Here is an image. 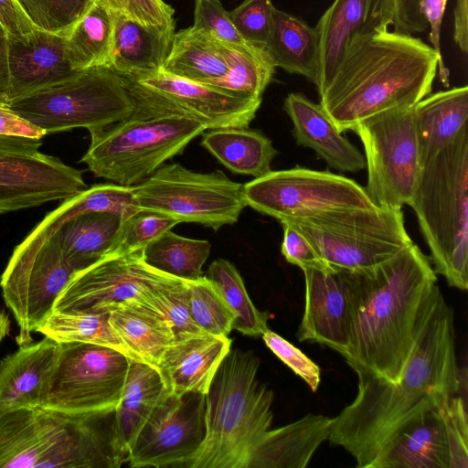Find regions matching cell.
<instances>
[{
  "mask_svg": "<svg viewBox=\"0 0 468 468\" xmlns=\"http://www.w3.org/2000/svg\"><path fill=\"white\" fill-rule=\"evenodd\" d=\"M20 118L50 133L120 122L134 111L123 78L107 67L79 70L69 79L9 102Z\"/></svg>",
  "mask_w": 468,
  "mask_h": 468,
  "instance_id": "cell-8",
  "label": "cell"
},
{
  "mask_svg": "<svg viewBox=\"0 0 468 468\" xmlns=\"http://www.w3.org/2000/svg\"><path fill=\"white\" fill-rule=\"evenodd\" d=\"M266 48L275 67L297 74L316 84L318 77V37L299 18L276 7Z\"/></svg>",
  "mask_w": 468,
  "mask_h": 468,
  "instance_id": "cell-33",
  "label": "cell"
},
{
  "mask_svg": "<svg viewBox=\"0 0 468 468\" xmlns=\"http://www.w3.org/2000/svg\"><path fill=\"white\" fill-rule=\"evenodd\" d=\"M37 332L57 343L97 344L129 356L109 324V313L52 311Z\"/></svg>",
  "mask_w": 468,
  "mask_h": 468,
  "instance_id": "cell-39",
  "label": "cell"
},
{
  "mask_svg": "<svg viewBox=\"0 0 468 468\" xmlns=\"http://www.w3.org/2000/svg\"><path fill=\"white\" fill-rule=\"evenodd\" d=\"M178 223L166 215L141 209L121 223L109 252L145 248Z\"/></svg>",
  "mask_w": 468,
  "mask_h": 468,
  "instance_id": "cell-44",
  "label": "cell"
},
{
  "mask_svg": "<svg viewBox=\"0 0 468 468\" xmlns=\"http://www.w3.org/2000/svg\"><path fill=\"white\" fill-rule=\"evenodd\" d=\"M439 69L450 71L431 45L413 35L378 30L354 39L327 82L319 104L340 133L391 109L412 107L428 96Z\"/></svg>",
  "mask_w": 468,
  "mask_h": 468,
  "instance_id": "cell-3",
  "label": "cell"
},
{
  "mask_svg": "<svg viewBox=\"0 0 468 468\" xmlns=\"http://www.w3.org/2000/svg\"><path fill=\"white\" fill-rule=\"evenodd\" d=\"M113 14L122 15L144 26L176 27L174 8L164 0H99Z\"/></svg>",
  "mask_w": 468,
  "mask_h": 468,
  "instance_id": "cell-47",
  "label": "cell"
},
{
  "mask_svg": "<svg viewBox=\"0 0 468 468\" xmlns=\"http://www.w3.org/2000/svg\"><path fill=\"white\" fill-rule=\"evenodd\" d=\"M334 418L307 414L290 424L268 430L256 444L248 468H305L328 440Z\"/></svg>",
  "mask_w": 468,
  "mask_h": 468,
  "instance_id": "cell-26",
  "label": "cell"
},
{
  "mask_svg": "<svg viewBox=\"0 0 468 468\" xmlns=\"http://www.w3.org/2000/svg\"><path fill=\"white\" fill-rule=\"evenodd\" d=\"M133 189L140 209L214 230L236 223L247 206L242 184L219 170L198 173L178 163L163 165Z\"/></svg>",
  "mask_w": 468,
  "mask_h": 468,
  "instance_id": "cell-11",
  "label": "cell"
},
{
  "mask_svg": "<svg viewBox=\"0 0 468 468\" xmlns=\"http://www.w3.org/2000/svg\"><path fill=\"white\" fill-rule=\"evenodd\" d=\"M228 336L202 333L174 340L158 366L167 391L207 394L212 379L231 348Z\"/></svg>",
  "mask_w": 468,
  "mask_h": 468,
  "instance_id": "cell-22",
  "label": "cell"
},
{
  "mask_svg": "<svg viewBox=\"0 0 468 468\" xmlns=\"http://www.w3.org/2000/svg\"><path fill=\"white\" fill-rule=\"evenodd\" d=\"M261 360L231 349L206 394V437L184 468H248L251 453L270 430L274 395L257 378Z\"/></svg>",
  "mask_w": 468,
  "mask_h": 468,
  "instance_id": "cell-5",
  "label": "cell"
},
{
  "mask_svg": "<svg viewBox=\"0 0 468 468\" xmlns=\"http://www.w3.org/2000/svg\"><path fill=\"white\" fill-rule=\"evenodd\" d=\"M201 145L235 174L260 177L271 171L278 151L261 132L248 127L210 129Z\"/></svg>",
  "mask_w": 468,
  "mask_h": 468,
  "instance_id": "cell-32",
  "label": "cell"
},
{
  "mask_svg": "<svg viewBox=\"0 0 468 468\" xmlns=\"http://www.w3.org/2000/svg\"><path fill=\"white\" fill-rule=\"evenodd\" d=\"M453 38L461 51H468V0H456L453 9Z\"/></svg>",
  "mask_w": 468,
  "mask_h": 468,
  "instance_id": "cell-56",
  "label": "cell"
},
{
  "mask_svg": "<svg viewBox=\"0 0 468 468\" xmlns=\"http://www.w3.org/2000/svg\"><path fill=\"white\" fill-rule=\"evenodd\" d=\"M356 375L357 394L334 418L328 440L347 451L357 468H369L399 429L458 392L453 313L443 295L398 382Z\"/></svg>",
  "mask_w": 468,
  "mask_h": 468,
  "instance_id": "cell-2",
  "label": "cell"
},
{
  "mask_svg": "<svg viewBox=\"0 0 468 468\" xmlns=\"http://www.w3.org/2000/svg\"><path fill=\"white\" fill-rule=\"evenodd\" d=\"M122 77L134 102L133 112L185 115L207 130L248 127L261 104V100L235 97L162 69Z\"/></svg>",
  "mask_w": 468,
  "mask_h": 468,
  "instance_id": "cell-15",
  "label": "cell"
},
{
  "mask_svg": "<svg viewBox=\"0 0 468 468\" xmlns=\"http://www.w3.org/2000/svg\"><path fill=\"white\" fill-rule=\"evenodd\" d=\"M188 302L197 325L213 335L228 336L235 317L215 284L207 277L188 281Z\"/></svg>",
  "mask_w": 468,
  "mask_h": 468,
  "instance_id": "cell-42",
  "label": "cell"
},
{
  "mask_svg": "<svg viewBox=\"0 0 468 468\" xmlns=\"http://www.w3.org/2000/svg\"><path fill=\"white\" fill-rule=\"evenodd\" d=\"M195 1V0H194Z\"/></svg>",
  "mask_w": 468,
  "mask_h": 468,
  "instance_id": "cell-59",
  "label": "cell"
},
{
  "mask_svg": "<svg viewBox=\"0 0 468 468\" xmlns=\"http://www.w3.org/2000/svg\"><path fill=\"white\" fill-rule=\"evenodd\" d=\"M392 22V0H334L314 27L318 37L317 90L330 79L354 39L388 29Z\"/></svg>",
  "mask_w": 468,
  "mask_h": 468,
  "instance_id": "cell-19",
  "label": "cell"
},
{
  "mask_svg": "<svg viewBox=\"0 0 468 468\" xmlns=\"http://www.w3.org/2000/svg\"><path fill=\"white\" fill-rule=\"evenodd\" d=\"M140 209L133 186L115 183L96 184L61 202L43 220L56 226L76 215L90 212H110L122 222Z\"/></svg>",
  "mask_w": 468,
  "mask_h": 468,
  "instance_id": "cell-38",
  "label": "cell"
},
{
  "mask_svg": "<svg viewBox=\"0 0 468 468\" xmlns=\"http://www.w3.org/2000/svg\"><path fill=\"white\" fill-rule=\"evenodd\" d=\"M121 223V218L110 212L76 215L56 226L39 222L54 233L66 261L75 272L109 252Z\"/></svg>",
  "mask_w": 468,
  "mask_h": 468,
  "instance_id": "cell-30",
  "label": "cell"
},
{
  "mask_svg": "<svg viewBox=\"0 0 468 468\" xmlns=\"http://www.w3.org/2000/svg\"><path fill=\"white\" fill-rule=\"evenodd\" d=\"M206 437V394L165 391L128 451L130 467H182Z\"/></svg>",
  "mask_w": 468,
  "mask_h": 468,
  "instance_id": "cell-16",
  "label": "cell"
},
{
  "mask_svg": "<svg viewBox=\"0 0 468 468\" xmlns=\"http://www.w3.org/2000/svg\"><path fill=\"white\" fill-rule=\"evenodd\" d=\"M369 468H449V449L438 408L418 415L385 444Z\"/></svg>",
  "mask_w": 468,
  "mask_h": 468,
  "instance_id": "cell-25",
  "label": "cell"
},
{
  "mask_svg": "<svg viewBox=\"0 0 468 468\" xmlns=\"http://www.w3.org/2000/svg\"><path fill=\"white\" fill-rule=\"evenodd\" d=\"M193 27L203 28L225 43L248 46L219 0H195ZM252 45V44H251Z\"/></svg>",
  "mask_w": 468,
  "mask_h": 468,
  "instance_id": "cell-49",
  "label": "cell"
},
{
  "mask_svg": "<svg viewBox=\"0 0 468 468\" xmlns=\"http://www.w3.org/2000/svg\"><path fill=\"white\" fill-rule=\"evenodd\" d=\"M429 247L435 273L468 288V127L421 165L408 204Z\"/></svg>",
  "mask_w": 468,
  "mask_h": 468,
  "instance_id": "cell-6",
  "label": "cell"
},
{
  "mask_svg": "<svg viewBox=\"0 0 468 468\" xmlns=\"http://www.w3.org/2000/svg\"><path fill=\"white\" fill-rule=\"evenodd\" d=\"M130 357L90 343H58L41 407L68 413L113 411L122 396Z\"/></svg>",
  "mask_w": 468,
  "mask_h": 468,
  "instance_id": "cell-12",
  "label": "cell"
},
{
  "mask_svg": "<svg viewBox=\"0 0 468 468\" xmlns=\"http://www.w3.org/2000/svg\"><path fill=\"white\" fill-rule=\"evenodd\" d=\"M206 130L188 116L133 112L120 122L89 130L90 144L80 161L97 177L133 186L181 154Z\"/></svg>",
  "mask_w": 468,
  "mask_h": 468,
  "instance_id": "cell-7",
  "label": "cell"
},
{
  "mask_svg": "<svg viewBox=\"0 0 468 468\" xmlns=\"http://www.w3.org/2000/svg\"><path fill=\"white\" fill-rule=\"evenodd\" d=\"M113 36V13L99 0H93L65 37L66 53L72 69L109 68Z\"/></svg>",
  "mask_w": 468,
  "mask_h": 468,
  "instance_id": "cell-36",
  "label": "cell"
},
{
  "mask_svg": "<svg viewBox=\"0 0 468 468\" xmlns=\"http://www.w3.org/2000/svg\"><path fill=\"white\" fill-rule=\"evenodd\" d=\"M144 250H114L76 271L55 302V312L108 313L150 287L176 279L150 266Z\"/></svg>",
  "mask_w": 468,
  "mask_h": 468,
  "instance_id": "cell-17",
  "label": "cell"
},
{
  "mask_svg": "<svg viewBox=\"0 0 468 468\" xmlns=\"http://www.w3.org/2000/svg\"><path fill=\"white\" fill-rule=\"evenodd\" d=\"M438 410L448 443L449 468H468V417L463 398L445 399Z\"/></svg>",
  "mask_w": 468,
  "mask_h": 468,
  "instance_id": "cell-45",
  "label": "cell"
},
{
  "mask_svg": "<svg viewBox=\"0 0 468 468\" xmlns=\"http://www.w3.org/2000/svg\"><path fill=\"white\" fill-rule=\"evenodd\" d=\"M187 284L188 281L182 279L164 282L150 287L136 299L169 326L174 340L206 333L191 316Z\"/></svg>",
  "mask_w": 468,
  "mask_h": 468,
  "instance_id": "cell-41",
  "label": "cell"
},
{
  "mask_svg": "<svg viewBox=\"0 0 468 468\" xmlns=\"http://www.w3.org/2000/svg\"><path fill=\"white\" fill-rule=\"evenodd\" d=\"M393 22L395 31L414 35L428 29V23L423 16L420 0H392Z\"/></svg>",
  "mask_w": 468,
  "mask_h": 468,
  "instance_id": "cell-52",
  "label": "cell"
},
{
  "mask_svg": "<svg viewBox=\"0 0 468 468\" xmlns=\"http://www.w3.org/2000/svg\"><path fill=\"white\" fill-rule=\"evenodd\" d=\"M0 22L9 39L27 41L37 28L26 15L18 0H0Z\"/></svg>",
  "mask_w": 468,
  "mask_h": 468,
  "instance_id": "cell-51",
  "label": "cell"
},
{
  "mask_svg": "<svg viewBox=\"0 0 468 468\" xmlns=\"http://www.w3.org/2000/svg\"><path fill=\"white\" fill-rule=\"evenodd\" d=\"M41 145V139L0 133V156L32 154Z\"/></svg>",
  "mask_w": 468,
  "mask_h": 468,
  "instance_id": "cell-55",
  "label": "cell"
},
{
  "mask_svg": "<svg viewBox=\"0 0 468 468\" xmlns=\"http://www.w3.org/2000/svg\"><path fill=\"white\" fill-rule=\"evenodd\" d=\"M343 272L349 324L342 356L356 374L396 383L442 294L431 261L412 243L378 265Z\"/></svg>",
  "mask_w": 468,
  "mask_h": 468,
  "instance_id": "cell-1",
  "label": "cell"
},
{
  "mask_svg": "<svg viewBox=\"0 0 468 468\" xmlns=\"http://www.w3.org/2000/svg\"><path fill=\"white\" fill-rule=\"evenodd\" d=\"M217 287L232 312L233 329L246 335L259 336L268 330V314L260 311L250 300L236 267L225 259L214 261L207 276Z\"/></svg>",
  "mask_w": 468,
  "mask_h": 468,
  "instance_id": "cell-40",
  "label": "cell"
},
{
  "mask_svg": "<svg viewBox=\"0 0 468 468\" xmlns=\"http://www.w3.org/2000/svg\"><path fill=\"white\" fill-rule=\"evenodd\" d=\"M304 309L300 342L326 346L341 356L348 346L349 303L343 270H303Z\"/></svg>",
  "mask_w": 468,
  "mask_h": 468,
  "instance_id": "cell-20",
  "label": "cell"
},
{
  "mask_svg": "<svg viewBox=\"0 0 468 468\" xmlns=\"http://www.w3.org/2000/svg\"><path fill=\"white\" fill-rule=\"evenodd\" d=\"M281 224L283 228L281 250L288 262L298 266L303 271L306 269L324 271L335 269L318 255L312 244L293 227L286 222Z\"/></svg>",
  "mask_w": 468,
  "mask_h": 468,
  "instance_id": "cell-50",
  "label": "cell"
},
{
  "mask_svg": "<svg viewBox=\"0 0 468 468\" xmlns=\"http://www.w3.org/2000/svg\"><path fill=\"white\" fill-rule=\"evenodd\" d=\"M414 112L422 165L468 127V87L428 95L414 106Z\"/></svg>",
  "mask_w": 468,
  "mask_h": 468,
  "instance_id": "cell-28",
  "label": "cell"
},
{
  "mask_svg": "<svg viewBox=\"0 0 468 468\" xmlns=\"http://www.w3.org/2000/svg\"><path fill=\"white\" fill-rule=\"evenodd\" d=\"M58 352V343L44 336L0 361V413L41 406Z\"/></svg>",
  "mask_w": 468,
  "mask_h": 468,
  "instance_id": "cell-24",
  "label": "cell"
},
{
  "mask_svg": "<svg viewBox=\"0 0 468 468\" xmlns=\"http://www.w3.org/2000/svg\"><path fill=\"white\" fill-rule=\"evenodd\" d=\"M88 187L81 171L39 151L0 156V215L63 201Z\"/></svg>",
  "mask_w": 468,
  "mask_h": 468,
  "instance_id": "cell-18",
  "label": "cell"
},
{
  "mask_svg": "<svg viewBox=\"0 0 468 468\" xmlns=\"http://www.w3.org/2000/svg\"><path fill=\"white\" fill-rule=\"evenodd\" d=\"M113 16L109 68L121 76L161 69L171 50L176 27H147L122 15Z\"/></svg>",
  "mask_w": 468,
  "mask_h": 468,
  "instance_id": "cell-27",
  "label": "cell"
},
{
  "mask_svg": "<svg viewBox=\"0 0 468 468\" xmlns=\"http://www.w3.org/2000/svg\"><path fill=\"white\" fill-rule=\"evenodd\" d=\"M221 46L228 64L227 73L201 83L235 97L261 100L276 69L267 48L251 44L239 46L222 41Z\"/></svg>",
  "mask_w": 468,
  "mask_h": 468,
  "instance_id": "cell-35",
  "label": "cell"
},
{
  "mask_svg": "<svg viewBox=\"0 0 468 468\" xmlns=\"http://www.w3.org/2000/svg\"><path fill=\"white\" fill-rule=\"evenodd\" d=\"M274 7L271 0H243L229 13L246 42L266 47L271 32Z\"/></svg>",
  "mask_w": 468,
  "mask_h": 468,
  "instance_id": "cell-46",
  "label": "cell"
},
{
  "mask_svg": "<svg viewBox=\"0 0 468 468\" xmlns=\"http://www.w3.org/2000/svg\"><path fill=\"white\" fill-rule=\"evenodd\" d=\"M246 205L281 222L333 210L377 207L365 187L328 171H270L243 185Z\"/></svg>",
  "mask_w": 468,
  "mask_h": 468,
  "instance_id": "cell-14",
  "label": "cell"
},
{
  "mask_svg": "<svg viewBox=\"0 0 468 468\" xmlns=\"http://www.w3.org/2000/svg\"><path fill=\"white\" fill-rule=\"evenodd\" d=\"M162 70L186 80L205 82L228 71L221 41L209 31L190 27L176 32Z\"/></svg>",
  "mask_w": 468,
  "mask_h": 468,
  "instance_id": "cell-34",
  "label": "cell"
},
{
  "mask_svg": "<svg viewBox=\"0 0 468 468\" xmlns=\"http://www.w3.org/2000/svg\"><path fill=\"white\" fill-rule=\"evenodd\" d=\"M108 313L109 324L130 358L158 367L174 341L169 326L136 299L122 303Z\"/></svg>",
  "mask_w": 468,
  "mask_h": 468,
  "instance_id": "cell-29",
  "label": "cell"
},
{
  "mask_svg": "<svg viewBox=\"0 0 468 468\" xmlns=\"http://www.w3.org/2000/svg\"><path fill=\"white\" fill-rule=\"evenodd\" d=\"M127 460L114 410L76 414L37 406L0 413V468H119Z\"/></svg>",
  "mask_w": 468,
  "mask_h": 468,
  "instance_id": "cell-4",
  "label": "cell"
},
{
  "mask_svg": "<svg viewBox=\"0 0 468 468\" xmlns=\"http://www.w3.org/2000/svg\"><path fill=\"white\" fill-rule=\"evenodd\" d=\"M414 106L377 113L353 129L365 150V189L377 207L402 208L417 186L421 165Z\"/></svg>",
  "mask_w": 468,
  "mask_h": 468,
  "instance_id": "cell-13",
  "label": "cell"
},
{
  "mask_svg": "<svg viewBox=\"0 0 468 468\" xmlns=\"http://www.w3.org/2000/svg\"><path fill=\"white\" fill-rule=\"evenodd\" d=\"M74 273L54 233L39 223L14 249L0 287L18 326L19 346L33 342L32 334L51 314Z\"/></svg>",
  "mask_w": 468,
  "mask_h": 468,
  "instance_id": "cell-10",
  "label": "cell"
},
{
  "mask_svg": "<svg viewBox=\"0 0 468 468\" xmlns=\"http://www.w3.org/2000/svg\"><path fill=\"white\" fill-rule=\"evenodd\" d=\"M10 332V320L9 316L3 311H0V342Z\"/></svg>",
  "mask_w": 468,
  "mask_h": 468,
  "instance_id": "cell-58",
  "label": "cell"
},
{
  "mask_svg": "<svg viewBox=\"0 0 468 468\" xmlns=\"http://www.w3.org/2000/svg\"><path fill=\"white\" fill-rule=\"evenodd\" d=\"M93 0H18L40 30L66 37Z\"/></svg>",
  "mask_w": 468,
  "mask_h": 468,
  "instance_id": "cell-43",
  "label": "cell"
},
{
  "mask_svg": "<svg viewBox=\"0 0 468 468\" xmlns=\"http://www.w3.org/2000/svg\"><path fill=\"white\" fill-rule=\"evenodd\" d=\"M283 222L299 231L327 264L344 271L378 265L413 243L401 208L340 209Z\"/></svg>",
  "mask_w": 468,
  "mask_h": 468,
  "instance_id": "cell-9",
  "label": "cell"
},
{
  "mask_svg": "<svg viewBox=\"0 0 468 468\" xmlns=\"http://www.w3.org/2000/svg\"><path fill=\"white\" fill-rule=\"evenodd\" d=\"M166 390L157 367L130 359L122 396L114 410L117 439L127 456L137 434Z\"/></svg>",
  "mask_w": 468,
  "mask_h": 468,
  "instance_id": "cell-31",
  "label": "cell"
},
{
  "mask_svg": "<svg viewBox=\"0 0 468 468\" xmlns=\"http://www.w3.org/2000/svg\"><path fill=\"white\" fill-rule=\"evenodd\" d=\"M8 71L7 104L58 84L79 70L68 59L64 36L37 29L27 41L9 39Z\"/></svg>",
  "mask_w": 468,
  "mask_h": 468,
  "instance_id": "cell-21",
  "label": "cell"
},
{
  "mask_svg": "<svg viewBox=\"0 0 468 468\" xmlns=\"http://www.w3.org/2000/svg\"><path fill=\"white\" fill-rule=\"evenodd\" d=\"M283 109L299 145L313 149L331 168L356 173L366 168L365 156L340 133L320 104L303 93H289Z\"/></svg>",
  "mask_w": 468,
  "mask_h": 468,
  "instance_id": "cell-23",
  "label": "cell"
},
{
  "mask_svg": "<svg viewBox=\"0 0 468 468\" xmlns=\"http://www.w3.org/2000/svg\"><path fill=\"white\" fill-rule=\"evenodd\" d=\"M261 336L270 350L297 376L303 378L313 392H315L321 382L319 366L275 332L268 329Z\"/></svg>",
  "mask_w": 468,
  "mask_h": 468,
  "instance_id": "cell-48",
  "label": "cell"
},
{
  "mask_svg": "<svg viewBox=\"0 0 468 468\" xmlns=\"http://www.w3.org/2000/svg\"><path fill=\"white\" fill-rule=\"evenodd\" d=\"M448 0H420V6L430 28L431 48L442 58L441 48V24Z\"/></svg>",
  "mask_w": 468,
  "mask_h": 468,
  "instance_id": "cell-53",
  "label": "cell"
},
{
  "mask_svg": "<svg viewBox=\"0 0 468 468\" xmlns=\"http://www.w3.org/2000/svg\"><path fill=\"white\" fill-rule=\"evenodd\" d=\"M8 46L9 36L0 22V105L2 106H6L8 101Z\"/></svg>",
  "mask_w": 468,
  "mask_h": 468,
  "instance_id": "cell-57",
  "label": "cell"
},
{
  "mask_svg": "<svg viewBox=\"0 0 468 468\" xmlns=\"http://www.w3.org/2000/svg\"><path fill=\"white\" fill-rule=\"evenodd\" d=\"M210 247L207 240L182 237L169 229L146 245L144 256L156 270L185 281H195L202 277Z\"/></svg>",
  "mask_w": 468,
  "mask_h": 468,
  "instance_id": "cell-37",
  "label": "cell"
},
{
  "mask_svg": "<svg viewBox=\"0 0 468 468\" xmlns=\"http://www.w3.org/2000/svg\"><path fill=\"white\" fill-rule=\"evenodd\" d=\"M0 133L42 139L46 133L14 113L6 106L0 105Z\"/></svg>",
  "mask_w": 468,
  "mask_h": 468,
  "instance_id": "cell-54",
  "label": "cell"
}]
</instances>
